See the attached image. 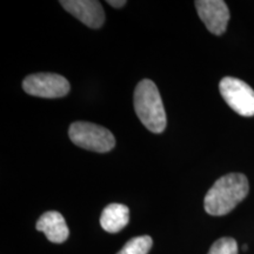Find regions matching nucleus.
<instances>
[{
    "mask_svg": "<svg viewBox=\"0 0 254 254\" xmlns=\"http://www.w3.org/2000/svg\"><path fill=\"white\" fill-rule=\"evenodd\" d=\"M250 184L241 173H230L221 177L209 189L204 200L205 211L220 217L233 209L249 194Z\"/></svg>",
    "mask_w": 254,
    "mask_h": 254,
    "instance_id": "1",
    "label": "nucleus"
},
{
    "mask_svg": "<svg viewBox=\"0 0 254 254\" xmlns=\"http://www.w3.org/2000/svg\"><path fill=\"white\" fill-rule=\"evenodd\" d=\"M134 110L146 128L161 133L166 128V112L158 87L150 79H144L134 91Z\"/></svg>",
    "mask_w": 254,
    "mask_h": 254,
    "instance_id": "2",
    "label": "nucleus"
},
{
    "mask_svg": "<svg viewBox=\"0 0 254 254\" xmlns=\"http://www.w3.org/2000/svg\"><path fill=\"white\" fill-rule=\"evenodd\" d=\"M68 135L73 144L85 150L106 153L116 146L112 132L92 123L77 122L69 126Z\"/></svg>",
    "mask_w": 254,
    "mask_h": 254,
    "instance_id": "3",
    "label": "nucleus"
},
{
    "mask_svg": "<svg viewBox=\"0 0 254 254\" xmlns=\"http://www.w3.org/2000/svg\"><path fill=\"white\" fill-rule=\"evenodd\" d=\"M219 91L234 112L247 118L254 116V91L245 81L225 77L219 84Z\"/></svg>",
    "mask_w": 254,
    "mask_h": 254,
    "instance_id": "4",
    "label": "nucleus"
},
{
    "mask_svg": "<svg viewBox=\"0 0 254 254\" xmlns=\"http://www.w3.org/2000/svg\"><path fill=\"white\" fill-rule=\"evenodd\" d=\"M23 88L26 93L34 97L63 98L68 94L71 86L67 79L56 73H37L24 79Z\"/></svg>",
    "mask_w": 254,
    "mask_h": 254,
    "instance_id": "5",
    "label": "nucleus"
},
{
    "mask_svg": "<svg viewBox=\"0 0 254 254\" xmlns=\"http://www.w3.org/2000/svg\"><path fill=\"white\" fill-rule=\"evenodd\" d=\"M200 19L211 33L221 36L230 21V9L222 0H196L194 2Z\"/></svg>",
    "mask_w": 254,
    "mask_h": 254,
    "instance_id": "6",
    "label": "nucleus"
},
{
    "mask_svg": "<svg viewBox=\"0 0 254 254\" xmlns=\"http://www.w3.org/2000/svg\"><path fill=\"white\" fill-rule=\"evenodd\" d=\"M68 13L91 28H99L105 21V12L99 1L95 0H63L60 1Z\"/></svg>",
    "mask_w": 254,
    "mask_h": 254,
    "instance_id": "7",
    "label": "nucleus"
},
{
    "mask_svg": "<svg viewBox=\"0 0 254 254\" xmlns=\"http://www.w3.org/2000/svg\"><path fill=\"white\" fill-rule=\"evenodd\" d=\"M37 230L43 232L47 239L51 243L62 244L67 240L69 236V231L67 225H66L65 218L63 217L59 212L49 211L44 213L38 219Z\"/></svg>",
    "mask_w": 254,
    "mask_h": 254,
    "instance_id": "8",
    "label": "nucleus"
},
{
    "mask_svg": "<svg viewBox=\"0 0 254 254\" xmlns=\"http://www.w3.org/2000/svg\"><path fill=\"white\" fill-rule=\"evenodd\" d=\"M129 220V209L123 204H111L101 213L100 225L109 233H118Z\"/></svg>",
    "mask_w": 254,
    "mask_h": 254,
    "instance_id": "9",
    "label": "nucleus"
},
{
    "mask_svg": "<svg viewBox=\"0 0 254 254\" xmlns=\"http://www.w3.org/2000/svg\"><path fill=\"white\" fill-rule=\"evenodd\" d=\"M152 245H153V241L151 237H136L127 241L118 254H148Z\"/></svg>",
    "mask_w": 254,
    "mask_h": 254,
    "instance_id": "10",
    "label": "nucleus"
},
{
    "mask_svg": "<svg viewBox=\"0 0 254 254\" xmlns=\"http://www.w3.org/2000/svg\"><path fill=\"white\" fill-rule=\"evenodd\" d=\"M208 254H238V244L232 238H221L209 249Z\"/></svg>",
    "mask_w": 254,
    "mask_h": 254,
    "instance_id": "11",
    "label": "nucleus"
},
{
    "mask_svg": "<svg viewBox=\"0 0 254 254\" xmlns=\"http://www.w3.org/2000/svg\"><path fill=\"white\" fill-rule=\"evenodd\" d=\"M107 2H109L112 7H116V8H120V7H123L124 5H126L125 0H110V1H107Z\"/></svg>",
    "mask_w": 254,
    "mask_h": 254,
    "instance_id": "12",
    "label": "nucleus"
}]
</instances>
